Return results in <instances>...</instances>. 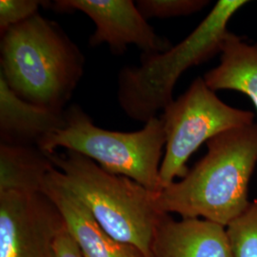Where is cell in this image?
Returning a JSON list of instances; mask_svg holds the SVG:
<instances>
[{
    "label": "cell",
    "instance_id": "obj_14",
    "mask_svg": "<svg viewBox=\"0 0 257 257\" xmlns=\"http://www.w3.org/2000/svg\"><path fill=\"white\" fill-rule=\"evenodd\" d=\"M226 230L233 257H257V197Z\"/></svg>",
    "mask_w": 257,
    "mask_h": 257
},
{
    "label": "cell",
    "instance_id": "obj_17",
    "mask_svg": "<svg viewBox=\"0 0 257 257\" xmlns=\"http://www.w3.org/2000/svg\"><path fill=\"white\" fill-rule=\"evenodd\" d=\"M55 257H84L65 227L64 221L55 240Z\"/></svg>",
    "mask_w": 257,
    "mask_h": 257
},
{
    "label": "cell",
    "instance_id": "obj_7",
    "mask_svg": "<svg viewBox=\"0 0 257 257\" xmlns=\"http://www.w3.org/2000/svg\"><path fill=\"white\" fill-rule=\"evenodd\" d=\"M63 218L43 193H0V257H55Z\"/></svg>",
    "mask_w": 257,
    "mask_h": 257
},
{
    "label": "cell",
    "instance_id": "obj_11",
    "mask_svg": "<svg viewBox=\"0 0 257 257\" xmlns=\"http://www.w3.org/2000/svg\"><path fill=\"white\" fill-rule=\"evenodd\" d=\"M64 111L48 110L20 98L0 76V143L37 147L48 135L64 127Z\"/></svg>",
    "mask_w": 257,
    "mask_h": 257
},
{
    "label": "cell",
    "instance_id": "obj_9",
    "mask_svg": "<svg viewBox=\"0 0 257 257\" xmlns=\"http://www.w3.org/2000/svg\"><path fill=\"white\" fill-rule=\"evenodd\" d=\"M43 193L60 212L83 256L145 257L139 249L113 238L102 228L88 208L61 182L56 168L47 175Z\"/></svg>",
    "mask_w": 257,
    "mask_h": 257
},
{
    "label": "cell",
    "instance_id": "obj_6",
    "mask_svg": "<svg viewBox=\"0 0 257 257\" xmlns=\"http://www.w3.org/2000/svg\"><path fill=\"white\" fill-rule=\"evenodd\" d=\"M165 133V152L160 167L162 190L189 173L187 162L203 143L231 128L254 124L250 110L222 101L203 77L171 102L160 117Z\"/></svg>",
    "mask_w": 257,
    "mask_h": 257
},
{
    "label": "cell",
    "instance_id": "obj_13",
    "mask_svg": "<svg viewBox=\"0 0 257 257\" xmlns=\"http://www.w3.org/2000/svg\"><path fill=\"white\" fill-rule=\"evenodd\" d=\"M55 168L37 146L0 143V193H43L47 175Z\"/></svg>",
    "mask_w": 257,
    "mask_h": 257
},
{
    "label": "cell",
    "instance_id": "obj_12",
    "mask_svg": "<svg viewBox=\"0 0 257 257\" xmlns=\"http://www.w3.org/2000/svg\"><path fill=\"white\" fill-rule=\"evenodd\" d=\"M203 78L214 92L231 90L244 93L257 112V43L248 44L229 32L221 46L220 63Z\"/></svg>",
    "mask_w": 257,
    "mask_h": 257
},
{
    "label": "cell",
    "instance_id": "obj_1",
    "mask_svg": "<svg viewBox=\"0 0 257 257\" xmlns=\"http://www.w3.org/2000/svg\"><path fill=\"white\" fill-rule=\"evenodd\" d=\"M207 154L187 175L155 194L156 209L181 218H202L227 227L246 211L257 165V123L211 138Z\"/></svg>",
    "mask_w": 257,
    "mask_h": 257
},
{
    "label": "cell",
    "instance_id": "obj_3",
    "mask_svg": "<svg viewBox=\"0 0 257 257\" xmlns=\"http://www.w3.org/2000/svg\"><path fill=\"white\" fill-rule=\"evenodd\" d=\"M246 0H219L200 24L181 42L156 54H142L139 66H125L118 74L117 100L134 121L147 123L174 100L179 77L193 66L220 54L230 19Z\"/></svg>",
    "mask_w": 257,
    "mask_h": 257
},
{
    "label": "cell",
    "instance_id": "obj_15",
    "mask_svg": "<svg viewBox=\"0 0 257 257\" xmlns=\"http://www.w3.org/2000/svg\"><path fill=\"white\" fill-rule=\"evenodd\" d=\"M209 3V0H138L137 6L146 19H171L198 13Z\"/></svg>",
    "mask_w": 257,
    "mask_h": 257
},
{
    "label": "cell",
    "instance_id": "obj_5",
    "mask_svg": "<svg viewBox=\"0 0 257 257\" xmlns=\"http://www.w3.org/2000/svg\"><path fill=\"white\" fill-rule=\"evenodd\" d=\"M65 125L48 135L37 147L46 154L58 148L74 151L92 160L104 171L128 177L153 193L162 191L160 167L166 138L160 117L132 133L99 128L79 105L64 111Z\"/></svg>",
    "mask_w": 257,
    "mask_h": 257
},
{
    "label": "cell",
    "instance_id": "obj_2",
    "mask_svg": "<svg viewBox=\"0 0 257 257\" xmlns=\"http://www.w3.org/2000/svg\"><path fill=\"white\" fill-rule=\"evenodd\" d=\"M0 76L20 98L63 112L80 82L85 58L55 21L39 14L1 34Z\"/></svg>",
    "mask_w": 257,
    "mask_h": 257
},
{
    "label": "cell",
    "instance_id": "obj_10",
    "mask_svg": "<svg viewBox=\"0 0 257 257\" xmlns=\"http://www.w3.org/2000/svg\"><path fill=\"white\" fill-rule=\"evenodd\" d=\"M150 257H233L226 227L202 218L176 220L164 213Z\"/></svg>",
    "mask_w": 257,
    "mask_h": 257
},
{
    "label": "cell",
    "instance_id": "obj_8",
    "mask_svg": "<svg viewBox=\"0 0 257 257\" xmlns=\"http://www.w3.org/2000/svg\"><path fill=\"white\" fill-rule=\"evenodd\" d=\"M48 5L56 13L78 11L88 16L95 25L90 44H107L116 55L130 45L138 46L142 54L162 53L172 47L156 34L132 0H55Z\"/></svg>",
    "mask_w": 257,
    "mask_h": 257
},
{
    "label": "cell",
    "instance_id": "obj_4",
    "mask_svg": "<svg viewBox=\"0 0 257 257\" xmlns=\"http://www.w3.org/2000/svg\"><path fill=\"white\" fill-rule=\"evenodd\" d=\"M49 156L61 182L102 228L113 238L150 257L157 224L164 214L156 209V193L128 177L104 171L74 151L55 152Z\"/></svg>",
    "mask_w": 257,
    "mask_h": 257
},
{
    "label": "cell",
    "instance_id": "obj_16",
    "mask_svg": "<svg viewBox=\"0 0 257 257\" xmlns=\"http://www.w3.org/2000/svg\"><path fill=\"white\" fill-rule=\"evenodd\" d=\"M44 1L37 0H1L0 1V33L20 24L38 14L39 6Z\"/></svg>",
    "mask_w": 257,
    "mask_h": 257
}]
</instances>
